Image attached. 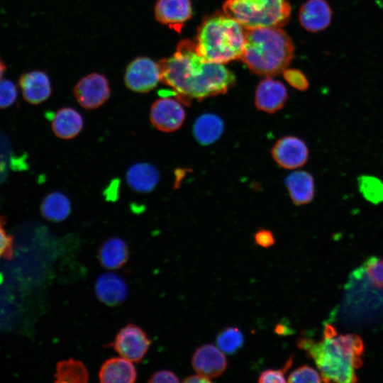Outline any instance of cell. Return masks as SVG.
Instances as JSON below:
<instances>
[{"instance_id":"15","label":"cell","mask_w":383,"mask_h":383,"mask_svg":"<svg viewBox=\"0 0 383 383\" xmlns=\"http://www.w3.org/2000/svg\"><path fill=\"white\" fill-rule=\"evenodd\" d=\"M333 12L326 0H308L300 8L299 19L308 31L325 30L331 23Z\"/></svg>"},{"instance_id":"12","label":"cell","mask_w":383,"mask_h":383,"mask_svg":"<svg viewBox=\"0 0 383 383\" xmlns=\"http://www.w3.org/2000/svg\"><path fill=\"white\" fill-rule=\"evenodd\" d=\"M287 99L288 92L285 86L269 77L261 80L256 87L255 104L260 111L276 113L284 107Z\"/></svg>"},{"instance_id":"29","label":"cell","mask_w":383,"mask_h":383,"mask_svg":"<svg viewBox=\"0 0 383 383\" xmlns=\"http://www.w3.org/2000/svg\"><path fill=\"white\" fill-rule=\"evenodd\" d=\"M18 90L16 84L7 79H0V109L12 106L16 101Z\"/></svg>"},{"instance_id":"33","label":"cell","mask_w":383,"mask_h":383,"mask_svg":"<svg viewBox=\"0 0 383 383\" xmlns=\"http://www.w3.org/2000/svg\"><path fill=\"white\" fill-rule=\"evenodd\" d=\"M255 243L262 248H270L275 243L272 232L267 229H260L254 235Z\"/></svg>"},{"instance_id":"24","label":"cell","mask_w":383,"mask_h":383,"mask_svg":"<svg viewBox=\"0 0 383 383\" xmlns=\"http://www.w3.org/2000/svg\"><path fill=\"white\" fill-rule=\"evenodd\" d=\"M54 377L55 382L85 383L89 380V372L82 362L70 358L57 364Z\"/></svg>"},{"instance_id":"6","label":"cell","mask_w":383,"mask_h":383,"mask_svg":"<svg viewBox=\"0 0 383 383\" xmlns=\"http://www.w3.org/2000/svg\"><path fill=\"white\" fill-rule=\"evenodd\" d=\"M161 82L158 62L147 57H138L127 66L124 82L128 89L137 93H148Z\"/></svg>"},{"instance_id":"18","label":"cell","mask_w":383,"mask_h":383,"mask_svg":"<svg viewBox=\"0 0 383 383\" xmlns=\"http://www.w3.org/2000/svg\"><path fill=\"white\" fill-rule=\"evenodd\" d=\"M52 130L59 138L69 140L79 134L84 127L81 113L72 107H62L53 115Z\"/></svg>"},{"instance_id":"8","label":"cell","mask_w":383,"mask_h":383,"mask_svg":"<svg viewBox=\"0 0 383 383\" xmlns=\"http://www.w3.org/2000/svg\"><path fill=\"white\" fill-rule=\"evenodd\" d=\"M74 95L79 104L92 110L103 105L111 95L106 77L99 73H91L81 78L74 87Z\"/></svg>"},{"instance_id":"17","label":"cell","mask_w":383,"mask_h":383,"mask_svg":"<svg viewBox=\"0 0 383 383\" xmlns=\"http://www.w3.org/2000/svg\"><path fill=\"white\" fill-rule=\"evenodd\" d=\"M103 383H132L137 378V371L132 361L121 356L106 360L99 372Z\"/></svg>"},{"instance_id":"11","label":"cell","mask_w":383,"mask_h":383,"mask_svg":"<svg viewBox=\"0 0 383 383\" xmlns=\"http://www.w3.org/2000/svg\"><path fill=\"white\" fill-rule=\"evenodd\" d=\"M192 16L190 0H157L155 16L161 24L180 32Z\"/></svg>"},{"instance_id":"28","label":"cell","mask_w":383,"mask_h":383,"mask_svg":"<svg viewBox=\"0 0 383 383\" xmlns=\"http://www.w3.org/2000/svg\"><path fill=\"white\" fill-rule=\"evenodd\" d=\"M287 381L292 383H315L321 382L323 380L321 375L314 368L304 365L292 372Z\"/></svg>"},{"instance_id":"7","label":"cell","mask_w":383,"mask_h":383,"mask_svg":"<svg viewBox=\"0 0 383 383\" xmlns=\"http://www.w3.org/2000/svg\"><path fill=\"white\" fill-rule=\"evenodd\" d=\"M150 344L146 333L140 327L130 323L118 331L111 346L120 356L133 362H139L148 353Z\"/></svg>"},{"instance_id":"22","label":"cell","mask_w":383,"mask_h":383,"mask_svg":"<svg viewBox=\"0 0 383 383\" xmlns=\"http://www.w3.org/2000/svg\"><path fill=\"white\" fill-rule=\"evenodd\" d=\"M224 130L223 120L216 114L205 113L196 118L193 126L195 139L201 145L214 143L222 135Z\"/></svg>"},{"instance_id":"27","label":"cell","mask_w":383,"mask_h":383,"mask_svg":"<svg viewBox=\"0 0 383 383\" xmlns=\"http://www.w3.org/2000/svg\"><path fill=\"white\" fill-rule=\"evenodd\" d=\"M364 270L373 286L383 288V258L372 256L364 262Z\"/></svg>"},{"instance_id":"4","label":"cell","mask_w":383,"mask_h":383,"mask_svg":"<svg viewBox=\"0 0 383 383\" xmlns=\"http://www.w3.org/2000/svg\"><path fill=\"white\" fill-rule=\"evenodd\" d=\"M194 43L196 52L206 61L224 64L240 59L245 28L226 13L214 14L202 21Z\"/></svg>"},{"instance_id":"23","label":"cell","mask_w":383,"mask_h":383,"mask_svg":"<svg viewBox=\"0 0 383 383\" xmlns=\"http://www.w3.org/2000/svg\"><path fill=\"white\" fill-rule=\"evenodd\" d=\"M72 205L70 199L63 193L53 192L48 194L40 205L42 216L51 221L60 222L70 214Z\"/></svg>"},{"instance_id":"36","label":"cell","mask_w":383,"mask_h":383,"mask_svg":"<svg viewBox=\"0 0 383 383\" xmlns=\"http://www.w3.org/2000/svg\"><path fill=\"white\" fill-rule=\"evenodd\" d=\"M274 332L279 335H287L292 334L293 331L287 323L280 322L275 326Z\"/></svg>"},{"instance_id":"10","label":"cell","mask_w":383,"mask_h":383,"mask_svg":"<svg viewBox=\"0 0 383 383\" xmlns=\"http://www.w3.org/2000/svg\"><path fill=\"white\" fill-rule=\"evenodd\" d=\"M271 155L277 164L287 170L304 166L309 159V148L301 138L286 135L279 138L271 149Z\"/></svg>"},{"instance_id":"20","label":"cell","mask_w":383,"mask_h":383,"mask_svg":"<svg viewBox=\"0 0 383 383\" xmlns=\"http://www.w3.org/2000/svg\"><path fill=\"white\" fill-rule=\"evenodd\" d=\"M285 184L295 205H304L313 200L315 183L309 172L304 170L293 172L286 177Z\"/></svg>"},{"instance_id":"26","label":"cell","mask_w":383,"mask_h":383,"mask_svg":"<svg viewBox=\"0 0 383 383\" xmlns=\"http://www.w3.org/2000/svg\"><path fill=\"white\" fill-rule=\"evenodd\" d=\"M244 337L241 331L237 327H227L217 335L218 348L226 354H233L243 345Z\"/></svg>"},{"instance_id":"9","label":"cell","mask_w":383,"mask_h":383,"mask_svg":"<svg viewBox=\"0 0 383 383\" xmlns=\"http://www.w3.org/2000/svg\"><path fill=\"white\" fill-rule=\"evenodd\" d=\"M186 113L179 100L169 96L155 100L150 107V120L157 130L170 133L181 128L184 122Z\"/></svg>"},{"instance_id":"16","label":"cell","mask_w":383,"mask_h":383,"mask_svg":"<svg viewBox=\"0 0 383 383\" xmlns=\"http://www.w3.org/2000/svg\"><path fill=\"white\" fill-rule=\"evenodd\" d=\"M94 289L97 298L109 306L121 304L128 295V287L125 280L113 272H106L99 276Z\"/></svg>"},{"instance_id":"14","label":"cell","mask_w":383,"mask_h":383,"mask_svg":"<svg viewBox=\"0 0 383 383\" xmlns=\"http://www.w3.org/2000/svg\"><path fill=\"white\" fill-rule=\"evenodd\" d=\"M23 99L31 104H39L52 94V87L47 73L42 70L24 72L18 80Z\"/></svg>"},{"instance_id":"1","label":"cell","mask_w":383,"mask_h":383,"mask_svg":"<svg viewBox=\"0 0 383 383\" xmlns=\"http://www.w3.org/2000/svg\"><path fill=\"white\" fill-rule=\"evenodd\" d=\"M157 62L161 82L171 87L177 100L186 105L193 99L201 101L223 94L235 82L231 71L223 64L203 59L189 40L180 41L173 55Z\"/></svg>"},{"instance_id":"2","label":"cell","mask_w":383,"mask_h":383,"mask_svg":"<svg viewBox=\"0 0 383 383\" xmlns=\"http://www.w3.org/2000/svg\"><path fill=\"white\" fill-rule=\"evenodd\" d=\"M297 346L314 360L323 382L357 381L355 370L362 365L365 350L364 343L359 335H338L335 328L327 323L324 326L323 340L301 338Z\"/></svg>"},{"instance_id":"25","label":"cell","mask_w":383,"mask_h":383,"mask_svg":"<svg viewBox=\"0 0 383 383\" xmlns=\"http://www.w3.org/2000/svg\"><path fill=\"white\" fill-rule=\"evenodd\" d=\"M359 191L364 199L372 204L383 201V181L372 175H361L357 178Z\"/></svg>"},{"instance_id":"13","label":"cell","mask_w":383,"mask_h":383,"mask_svg":"<svg viewBox=\"0 0 383 383\" xmlns=\"http://www.w3.org/2000/svg\"><path fill=\"white\" fill-rule=\"evenodd\" d=\"M227 360L223 353L212 344L199 347L192 357V365L200 374L209 378L221 375L227 367Z\"/></svg>"},{"instance_id":"34","label":"cell","mask_w":383,"mask_h":383,"mask_svg":"<svg viewBox=\"0 0 383 383\" xmlns=\"http://www.w3.org/2000/svg\"><path fill=\"white\" fill-rule=\"evenodd\" d=\"M179 381V379L176 374L167 370L155 372L148 380L151 383L178 382Z\"/></svg>"},{"instance_id":"32","label":"cell","mask_w":383,"mask_h":383,"mask_svg":"<svg viewBox=\"0 0 383 383\" xmlns=\"http://www.w3.org/2000/svg\"><path fill=\"white\" fill-rule=\"evenodd\" d=\"M283 74L286 81L294 88L299 91H305L309 88V82L301 71L284 70Z\"/></svg>"},{"instance_id":"31","label":"cell","mask_w":383,"mask_h":383,"mask_svg":"<svg viewBox=\"0 0 383 383\" xmlns=\"http://www.w3.org/2000/svg\"><path fill=\"white\" fill-rule=\"evenodd\" d=\"M5 218L0 216V258L11 259L13 252V238L9 235L5 229Z\"/></svg>"},{"instance_id":"37","label":"cell","mask_w":383,"mask_h":383,"mask_svg":"<svg viewBox=\"0 0 383 383\" xmlns=\"http://www.w3.org/2000/svg\"><path fill=\"white\" fill-rule=\"evenodd\" d=\"M6 69V65L5 64V62H4V60H2V59L0 57V79H1V77L5 72Z\"/></svg>"},{"instance_id":"21","label":"cell","mask_w":383,"mask_h":383,"mask_svg":"<svg viewBox=\"0 0 383 383\" xmlns=\"http://www.w3.org/2000/svg\"><path fill=\"white\" fill-rule=\"evenodd\" d=\"M99 260L106 269L116 270L121 267L128 260L127 244L120 238H109L99 248Z\"/></svg>"},{"instance_id":"19","label":"cell","mask_w":383,"mask_h":383,"mask_svg":"<svg viewBox=\"0 0 383 383\" xmlns=\"http://www.w3.org/2000/svg\"><path fill=\"white\" fill-rule=\"evenodd\" d=\"M128 186L140 193H148L155 189L160 181L157 169L148 162H136L126 172Z\"/></svg>"},{"instance_id":"3","label":"cell","mask_w":383,"mask_h":383,"mask_svg":"<svg viewBox=\"0 0 383 383\" xmlns=\"http://www.w3.org/2000/svg\"><path fill=\"white\" fill-rule=\"evenodd\" d=\"M245 33L240 60L252 72L266 77L277 75L292 61L294 46L281 27L245 28Z\"/></svg>"},{"instance_id":"30","label":"cell","mask_w":383,"mask_h":383,"mask_svg":"<svg viewBox=\"0 0 383 383\" xmlns=\"http://www.w3.org/2000/svg\"><path fill=\"white\" fill-rule=\"evenodd\" d=\"M294 360V355H291L285 362L282 369L267 370L263 371L257 379L258 382H286L285 374L292 367Z\"/></svg>"},{"instance_id":"35","label":"cell","mask_w":383,"mask_h":383,"mask_svg":"<svg viewBox=\"0 0 383 383\" xmlns=\"http://www.w3.org/2000/svg\"><path fill=\"white\" fill-rule=\"evenodd\" d=\"M183 382L187 383H209L211 382V380L207 377L198 374L187 377L183 379Z\"/></svg>"},{"instance_id":"5","label":"cell","mask_w":383,"mask_h":383,"mask_svg":"<svg viewBox=\"0 0 383 383\" xmlns=\"http://www.w3.org/2000/svg\"><path fill=\"white\" fill-rule=\"evenodd\" d=\"M223 9L245 28L281 27L291 14L287 0H226Z\"/></svg>"}]
</instances>
